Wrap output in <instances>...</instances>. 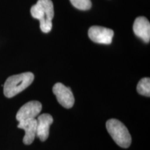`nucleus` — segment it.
Listing matches in <instances>:
<instances>
[{
    "mask_svg": "<svg viewBox=\"0 0 150 150\" xmlns=\"http://www.w3.org/2000/svg\"><path fill=\"white\" fill-rule=\"evenodd\" d=\"M33 18L40 21V27L43 33H49L52 28V19L54 16V5L52 0H38L31 8Z\"/></svg>",
    "mask_w": 150,
    "mask_h": 150,
    "instance_id": "obj_1",
    "label": "nucleus"
},
{
    "mask_svg": "<svg viewBox=\"0 0 150 150\" xmlns=\"http://www.w3.org/2000/svg\"><path fill=\"white\" fill-rule=\"evenodd\" d=\"M34 79L31 72H24L13 75L7 79L4 85V94L8 98L16 96L31 85Z\"/></svg>",
    "mask_w": 150,
    "mask_h": 150,
    "instance_id": "obj_2",
    "label": "nucleus"
},
{
    "mask_svg": "<svg viewBox=\"0 0 150 150\" xmlns=\"http://www.w3.org/2000/svg\"><path fill=\"white\" fill-rule=\"evenodd\" d=\"M106 129L117 145L128 148L131 143V136L128 129L120 121L110 119L106 122Z\"/></svg>",
    "mask_w": 150,
    "mask_h": 150,
    "instance_id": "obj_3",
    "label": "nucleus"
},
{
    "mask_svg": "<svg viewBox=\"0 0 150 150\" xmlns=\"http://www.w3.org/2000/svg\"><path fill=\"white\" fill-rule=\"evenodd\" d=\"M42 104L38 101H30L23 105L17 112L16 119L18 122L35 119L42 110Z\"/></svg>",
    "mask_w": 150,
    "mask_h": 150,
    "instance_id": "obj_4",
    "label": "nucleus"
},
{
    "mask_svg": "<svg viewBox=\"0 0 150 150\" xmlns=\"http://www.w3.org/2000/svg\"><path fill=\"white\" fill-rule=\"evenodd\" d=\"M52 91L62 106L66 108L72 107L74 104V97L70 88L61 83H57L54 86Z\"/></svg>",
    "mask_w": 150,
    "mask_h": 150,
    "instance_id": "obj_5",
    "label": "nucleus"
},
{
    "mask_svg": "<svg viewBox=\"0 0 150 150\" xmlns=\"http://www.w3.org/2000/svg\"><path fill=\"white\" fill-rule=\"evenodd\" d=\"M114 32L108 28L93 26L88 30V36L93 42L99 44L110 45L112 42Z\"/></svg>",
    "mask_w": 150,
    "mask_h": 150,
    "instance_id": "obj_6",
    "label": "nucleus"
},
{
    "mask_svg": "<svg viewBox=\"0 0 150 150\" xmlns=\"http://www.w3.org/2000/svg\"><path fill=\"white\" fill-rule=\"evenodd\" d=\"M53 117L47 113L39 115L37 119L36 136L41 141H45L50 134V127L53 123Z\"/></svg>",
    "mask_w": 150,
    "mask_h": 150,
    "instance_id": "obj_7",
    "label": "nucleus"
},
{
    "mask_svg": "<svg viewBox=\"0 0 150 150\" xmlns=\"http://www.w3.org/2000/svg\"><path fill=\"white\" fill-rule=\"evenodd\" d=\"M134 33L144 42H149L150 23L145 17H138L135 20L133 26Z\"/></svg>",
    "mask_w": 150,
    "mask_h": 150,
    "instance_id": "obj_8",
    "label": "nucleus"
},
{
    "mask_svg": "<svg viewBox=\"0 0 150 150\" xmlns=\"http://www.w3.org/2000/svg\"><path fill=\"white\" fill-rule=\"evenodd\" d=\"M18 127L25 131L23 138L24 144L27 145H31L36 136L37 120L32 119L19 122Z\"/></svg>",
    "mask_w": 150,
    "mask_h": 150,
    "instance_id": "obj_9",
    "label": "nucleus"
},
{
    "mask_svg": "<svg viewBox=\"0 0 150 150\" xmlns=\"http://www.w3.org/2000/svg\"><path fill=\"white\" fill-rule=\"evenodd\" d=\"M137 91L140 95L146 97L150 95V79L149 78H143L140 80L137 86Z\"/></svg>",
    "mask_w": 150,
    "mask_h": 150,
    "instance_id": "obj_10",
    "label": "nucleus"
},
{
    "mask_svg": "<svg viewBox=\"0 0 150 150\" xmlns=\"http://www.w3.org/2000/svg\"><path fill=\"white\" fill-rule=\"evenodd\" d=\"M70 2L75 8L82 11L89 10L92 6L91 0H70Z\"/></svg>",
    "mask_w": 150,
    "mask_h": 150,
    "instance_id": "obj_11",
    "label": "nucleus"
}]
</instances>
